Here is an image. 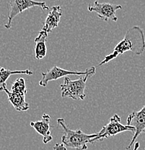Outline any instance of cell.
<instances>
[{
  "label": "cell",
  "instance_id": "1",
  "mask_svg": "<svg viewBox=\"0 0 145 150\" xmlns=\"http://www.w3.org/2000/svg\"><path fill=\"white\" fill-rule=\"evenodd\" d=\"M145 50V38L142 29L138 26H134L126 31L124 38L116 45L113 52L105 56L99 64V67L108 63L119 55L126 51H132L136 55H141Z\"/></svg>",
  "mask_w": 145,
  "mask_h": 150
},
{
  "label": "cell",
  "instance_id": "2",
  "mask_svg": "<svg viewBox=\"0 0 145 150\" xmlns=\"http://www.w3.org/2000/svg\"><path fill=\"white\" fill-rule=\"evenodd\" d=\"M57 123L63 129L64 134L62 137V144L66 148H71L76 150H87V144L97 137L96 134H87L80 129L71 130L69 129L64 118L57 119Z\"/></svg>",
  "mask_w": 145,
  "mask_h": 150
},
{
  "label": "cell",
  "instance_id": "3",
  "mask_svg": "<svg viewBox=\"0 0 145 150\" xmlns=\"http://www.w3.org/2000/svg\"><path fill=\"white\" fill-rule=\"evenodd\" d=\"M96 72L95 67L89 68L88 72L79 79L71 80L69 76H66L64 82L60 85L62 98H69L75 100H83L86 97L85 88L88 78L93 76Z\"/></svg>",
  "mask_w": 145,
  "mask_h": 150
},
{
  "label": "cell",
  "instance_id": "4",
  "mask_svg": "<svg viewBox=\"0 0 145 150\" xmlns=\"http://www.w3.org/2000/svg\"><path fill=\"white\" fill-rule=\"evenodd\" d=\"M121 118L118 114H115L110 118V121L107 125L104 126L100 131L97 133V137L90 141V144H95L98 142H102L104 139L116 136L124 131H132L134 133L135 129L132 126L123 125L121 123Z\"/></svg>",
  "mask_w": 145,
  "mask_h": 150
},
{
  "label": "cell",
  "instance_id": "5",
  "mask_svg": "<svg viewBox=\"0 0 145 150\" xmlns=\"http://www.w3.org/2000/svg\"><path fill=\"white\" fill-rule=\"evenodd\" d=\"M34 7H40L43 10H48V5L45 1H38L36 0H10L9 3L8 20L4 25L6 29L12 28V20L16 16L27 9Z\"/></svg>",
  "mask_w": 145,
  "mask_h": 150
},
{
  "label": "cell",
  "instance_id": "6",
  "mask_svg": "<svg viewBox=\"0 0 145 150\" xmlns=\"http://www.w3.org/2000/svg\"><path fill=\"white\" fill-rule=\"evenodd\" d=\"M122 9V6L120 4H113L110 3H100L95 1L93 4H89L87 9L90 12H95L98 17L104 21L108 20L116 22L118 20L116 13L117 10Z\"/></svg>",
  "mask_w": 145,
  "mask_h": 150
},
{
  "label": "cell",
  "instance_id": "7",
  "mask_svg": "<svg viewBox=\"0 0 145 150\" xmlns=\"http://www.w3.org/2000/svg\"><path fill=\"white\" fill-rule=\"evenodd\" d=\"M127 126H132L134 128L135 131L132 137V141L129 143L126 149H129L134 144L135 141L138 138L141 133H145V105L144 107L139 111H134L129 114L126 120Z\"/></svg>",
  "mask_w": 145,
  "mask_h": 150
},
{
  "label": "cell",
  "instance_id": "8",
  "mask_svg": "<svg viewBox=\"0 0 145 150\" xmlns=\"http://www.w3.org/2000/svg\"><path fill=\"white\" fill-rule=\"evenodd\" d=\"M89 68H87L85 71H68V70L60 68L59 67H54L51 69L48 70L46 72L42 73V78L39 81V85L40 87H46L48 85V82L51 81L57 80V79H60V78L66 76L67 75H78V76H84L87 74L88 72Z\"/></svg>",
  "mask_w": 145,
  "mask_h": 150
},
{
  "label": "cell",
  "instance_id": "9",
  "mask_svg": "<svg viewBox=\"0 0 145 150\" xmlns=\"http://www.w3.org/2000/svg\"><path fill=\"white\" fill-rule=\"evenodd\" d=\"M51 117L49 115L43 113L40 121L30 122V126L36 131L38 134L43 137V142L46 144L53 140V137L50 130Z\"/></svg>",
  "mask_w": 145,
  "mask_h": 150
},
{
  "label": "cell",
  "instance_id": "10",
  "mask_svg": "<svg viewBox=\"0 0 145 150\" xmlns=\"http://www.w3.org/2000/svg\"><path fill=\"white\" fill-rule=\"evenodd\" d=\"M62 16V9L61 6H54L46 17L42 30L45 31L48 34L51 33L53 30L58 27Z\"/></svg>",
  "mask_w": 145,
  "mask_h": 150
},
{
  "label": "cell",
  "instance_id": "11",
  "mask_svg": "<svg viewBox=\"0 0 145 150\" xmlns=\"http://www.w3.org/2000/svg\"><path fill=\"white\" fill-rule=\"evenodd\" d=\"M8 97L10 103L12 105L15 109L18 111H26L30 108L29 104L25 100V94L15 93L10 91L7 88L4 90Z\"/></svg>",
  "mask_w": 145,
  "mask_h": 150
},
{
  "label": "cell",
  "instance_id": "12",
  "mask_svg": "<svg viewBox=\"0 0 145 150\" xmlns=\"http://www.w3.org/2000/svg\"><path fill=\"white\" fill-rule=\"evenodd\" d=\"M47 38V33L41 30L40 31L38 36L34 40V42L35 43V57L37 60L43 59L46 56V54H47V47H46Z\"/></svg>",
  "mask_w": 145,
  "mask_h": 150
},
{
  "label": "cell",
  "instance_id": "13",
  "mask_svg": "<svg viewBox=\"0 0 145 150\" xmlns=\"http://www.w3.org/2000/svg\"><path fill=\"white\" fill-rule=\"evenodd\" d=\"M14 74H27L33 75V72L29 69L25 70H15V71H11V70L6 69L4 67L0 66V91H4V89L7 88V81L10 78L11 75Z\"/></svg>",
  "mask_w": 145,
  "mask_h": 150
},
{
  "label": "cell",
  "instance_id": "14",
  "mask_svg": "<svg viewBox=\"0 0 145 150\" xmlns=\"http://www.w3.org/2000/svg\"><path fill=\"white\" fill-rule=\"evenodd\" d=\"M11 91L15 93L25 94V95H26L28 90L26 89L25 81V79L22 77L17 79L12 84Z\"/></svg>",
  "mask_w": 145,
  "mask_h": 150
},
{
  "label": "cell",
  "instance_id": "15",
  "mask_svg": "<svg viewBox=\"0 0 145 150\" xmlns=\"http://www.w3.org/2000/svg\"><path fill=\"white\" fill-rule=\"evenodd\" d=\"M54 150H67L62 144H56L54 146Z\"/></svg>",
  "mask_w": 145,
  "mask_h": 150
},
{
  "label": "cell",
  "instance_id": "16",
  "mask_svg": "<svg viewBox=\"0 0 145 150\" xmlns=\"http://www.w3.org/2000/svg\"><path fill=\"white\" fill-rule=\"evenodd\" d=\"M139 147V142H136L134 144V150H138Z\"/></svg>",
  "mask_w": 145,
  "mask_h": 150
}]
</instances>
